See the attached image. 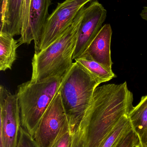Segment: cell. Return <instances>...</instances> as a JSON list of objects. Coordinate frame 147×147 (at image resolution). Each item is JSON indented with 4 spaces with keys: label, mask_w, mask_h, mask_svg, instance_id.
<instances>
[{
    "label": "cell",
    "mask_w": 147,
    "mask_h": 147,
    "mask_svg": "<svg viewBox=\"0 0 147 147\" xmlns=\"http://www.w3.org/2000/svg\"><path fill=\"white\" fill-rule=\"evenodd\" d=\"M133 94L127 82L98 86L80 126L84 147H101L122 118L133 108Z\"/></svg>",
    "instance_id": "cell-1"
},
{
    "label": "cell",
    "mask_w": 147,
    "mask_h": 147,
    "mask_svg": "<svg viewBox=\"0 0 147 147\" xmlns=\"http://www.w3.org/2000/svg\"><path fill=\"white\" fill-rule=\"evenodd\" d=\"M84 7L61 36L45 49L35 53L32 59L31 81L64 77L70 70L73 64V54Z\"/></svg>",
    "instance_id": "cell-2"
},
{
    "label": "cell",
    "mask_w": 147,
    "mask_h": 147,
    "mask_svg": "<svg viewBox=\"0 0 147 147\" xmlns=\"http://www.w3.org/2000/svg\"><path fill=\"white\" fill-rule=\"evenodd\" d=\"M100 84L90 72L76 61L64 76L59 92L72 134L80 125L95 89Z\"/></svg>",
    "instance_id": "cell-3"
},
{
    "label": "cell",
    "mask_w": 147,
    "mask_h": 147,
    "mask_svg": "<svg viewBox=\"0 0 147 147\" xmlns=\"http://www.w3.org/2000/svg\"><path fill=\"white\" fill-rule=\"evenodd\" d=\"M64 77L27 81L18 86L17 92L21 127L33 137L47 109L58 92Z\"/></svg>",
    "instance_id": "cell-4"
},
{
    "label": "cell",
    "mask_w": 147,
    "mask_h": 147,
    "mask_svg": "<svg viewBox=\"0 0 147 147\" xmlns=\"http://www.w3.org/2000/svg\"><path fill=\"white\" fill-rule=\"evenodd\" d=\"M94 1L96 0H66L58 3L47 20L35 52L44 50L56 40L72 24L80 10Z\"/></svg>",
    "instance_id": "cell-5"
},
{
    "label": "cell",
    "mask_w": 147,
    "mask_h": 147,
    "mask_svg": "<svg viewBox=\"0 0 147 147\" xmlns=\"http://www.w3.org/2000/svg\"><path fill=\"white\" fill-rule=\"evenodd\" d=\"M0 143L3 147H17L21 127L20 108L16 94L0 86Z\"/></svg>",
    "instance_id": "cell-6"
},
{
    "label": "cell",
    "mask_w": 147,
    "mask_h": 147,
    "mask_svg": "<svg viewBox=\"0 0 147 147\" xmlns=\"http://www.w3.org/2000/svg\"><path fill=\"white\" fill-rule=\"evenodd\" d=\"M68 123L58 92L43 115L34 139L40 147H52Z\"/></svg>",
    "instance_id": "cell-7"
},
{
    "label": "cell",
    "mask_w": 147,
    "mask_h": 147,
    "mask_svg": "<svg viewBox=\"0 0 147 147\" xmlns=\"http://www.w3.org/2000/svg\"><path fill=\"white\" fill-rule=\"evenodd\" d=\"M107 11L97 0L85 7L73 59L80 57L91 44L106 20Z\"/></svg>",
    "instance_id": "cell-8"
},
{
    "label": "cell",
    "mask_w": 147,
    "mask_h": 147,
    "mask_svg": "<svg viewBox=\"0 0 147 147\" xmlns=\"http://www.w3.org/2000/svg\"><path fill=\"white\" fill-rule=\"evenodd\" d=\"M51 4V0H31L28 23L18 40L20 45L34 41L35 49L38 48Z\"/></svg>",
    "instance_id": "cell-9"
},
{
    "label": "cell",
    "mask_w": 147,
    "mask_h": 147,
    "mask_svg": "<svg viewBox=\"0 0 147 147\" xmlns=\"http://www.w3.org/2000/svg\"><path fill=\"white\" fill-rule=\"evenodd\" d=\"M112 29L110 24L103 26L96 38L80 57L92 60L112 71L110 44Z\"/></svg>",
    "instance_id": "cell-10"
},
{
    "label": "cell",
    "mask_w": 147,
    "mask_h": 147,
    "mask_svg": "<svg viewBox=\"0 0 147 147\" xmlns=\"http://www.w3.org/2000/svg\"><path fill=\"white\" fill-rule=\"evenodd\" d=\"M24 0H7L5 14L1 21L0 32L14 37L21 33V16Z\"/></svg>",
    "instance_id": "cell-11"
},
{
    "label": "cell",
    "mask_w": 147,
    "mask_h": 147,
    "mask_svg": "<svg viewBox=\"0 0 147 147\" xmlns=\"http://www.w3.org/2000/svg\"><path fill=\"white\" fill-rule=\"evenodd\" d=\"M14 37L0 32V70L11 69L16 59V50L20 45Z\"/></svg>",
    "instance_id": "cell-12"
},
{
    "label": "cell",
    "mask_w": 147,
    "mask_h": 147,
    "mask_svg": "<svg viewBox=\"0 0 147 147\" xmlns=\"http://www.w3.org/2000/svg\"><path fill=\"white\" fill-rule=\"evenodd\" d=\"M133 130L141 137L147 129V95L142 97L140 103L129 114Z\"/></svg>",
    "instance_id": "cell-13"
},
{
    "label": "cell",
    "mask_w": 147,
    "mask_h": 147,
    "mask_svg": "<svg viewBox=\"0 0 147 147\" xmlns=\"http://www.w3.org/2000/svg\"><path fill=\"white\" fill-rule=\"evenodd\" d=\"M129 115L123 117L104 141L101 147H117L124 136L133 129Z\"/></svg>",
    "instance_id": "cell-14"
},
{
    "label": "cell",
    "mask_w": 147,
    "mask_h": 147,
    "mask_svg": "<svg viewBox=\"0 0 147 147\" xmlns=\"http://www.w3.org/2000/svg\"><path fill=\"white\" fill-rule=\"evenodd\" d=\"M93 75L101 84L108 82L115 78L113 71H110L97 62L83 57L75 59Z\"/></svg>",
    "instance_id": "cell-15"
},
{
    "label": "cell",
    "mask_w": 147,
    "mask_h": 147,
    "mask_svg": "<svg viewBox=\"0 0 147 147\" xmlns=\"http://www.w3.org/2000/svg\"><path fill=\"white\" fill-rule=\"evenodd\" d=\"M72 134L69 123L66 124L52 147H71Z\"/></svg>",
    "instance_id": "cell-16"
},
{
    "label": "cell",
    "mask_w": 147,
    "mask_h": 147,
    "mask_svg": "<svg viewBox=\"0 0 147 147\" xmlns=\"http://www.w3.org/2000/svg\"><path fill=\"white\" fill-rule=\"evenodd\" d=\"M140 144V137L133 129L124 136L117 147H136Z\"/></svg>",
    "instance_id": "cell-17"
},
{
    "label": "cell",
    "mask_w": 147,
    "mask_h": 147,
    "mask_svg": "<svg viewBox=\"0 0 147 147\" xmlns=\"http://www.w3.org/2000/svg\"><path fill=\"white\" fill-rule=\"evenodd\" d=\"M17 147H40L32 137L22 127L20 128Z\"/></svg>",
    "instance_id": "cell-18"
},
{
    "label": "cell",
    "mask_w": 147,
    "mask_h": 147,
    "mask_svg": "<svg viewBox=\"0 0 147 147\" xmlns=\"http://www.w3.org/2000/svg\"><path fill=\"white\" fill-rule=\"evenodd\" d=\"M71 147H84L83 130L80 126L72 134Z\"/></svg>",
    "instance_id": "cell-19"
},
{
    "label": "cell",
    "mask_w": 147,
    "mask_h": 147,
    "mask_svg": "<svg viewBox=\"0 0 147 147\" xmlns=\"http://www.w3.org/2000/svg\"><path fill=\"white\" fill-rule=\"evenodd\" d=\"M30 2L31 0H24L23 2L21 16V33L25 30L28 23Z\"/></svg>",
    "instance_id": "cell-20"
},
{
    "label": "cell",
    "mask_w": 147,
    "mask_h": 147,
    "mask_svg": "<svg viewBox=\"0 0 147 147\" xmlns=\"http://www.w3.org/2000/svg\"><path fill=\"white\" fill-rule=\"evenodd\" d=\"M140 143L142 147H147V129L140 138Z\"/></svg>",
    "instance_id": "cell-21"
},
{
    "label": "cell",
    "mask_w": 147,
    "mask_h": 147,
    "mask_svg": "<svg viewBox=\"0 0 147 147\" xmlns=\"http://www.w3.org/2000/svg\"><path fill=\"white\" fill-rule=\"evenodd\" d=\"M140 15L142 19L147 21V7H143Z\"/></svg>",
    "instance_id": "cell-22"
},
{
    "label": "cell",
    "mask_w": 147,
    "mask_h": 147,
    "mask_svg": "<svg viewBox=\"0 0 147 147\" xmlns=\"http://www.w3.org/2000/svg\"><path fill=\"white\" fill-rule=\"evenodd\" d=\"M136 147H142V146L141 145L140 143V144H139V145H138V146H137Z\"/></svg>",
    "instance_id": "cell-23"
},
{
    "label": "cell",
    "mask_w": 147,
    "mask_h": 147,
    "mask_svg": "<svg viewBox=\"0 0 147 147\" xmlns=\"http://www.w3.org/2000/svg\"><path fill=\"white\" fill-rule=\"evenodd\" d=\"M0 147H3L2 143H0Z\"/></svg>",
    "instance_id": "cell-24"
}]
</instances>
